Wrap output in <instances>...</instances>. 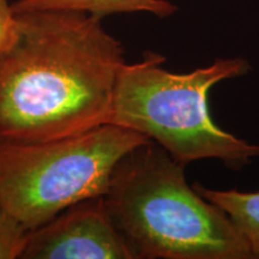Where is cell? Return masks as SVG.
<instances>
[{
    "instance_id": "6da1fadb",
    "label": "cell",
    "mask_w": 259,
    "mask_h": 259,
    "mask_svg": "<svg viewBox=\"0 0 259 259\" xmlns=\"http://www.w3.org/2000/svg\"><path fill=\"white\" fill-rule=\"evenodd\" d=\"M15 15L16 36L0 52V141H54L108 124L126 60L102 19L66 10Z\"/></svg>"
},
{
    "instance_id": "7a4b0ae2",
    "label": "cell",
    "mask_w": 259,
    "mask_h": 259,
    "mask_svg": "<svg viewBox=\"0 0 259 259\" xmlns=\"http://www.w3.org/2000/svg\"><path fill=\"white\" fill-rule=\"evenodd\" d=\"M185 167L153 141L116 164L103 200L136 259H253L228 215L189 185Z\"/></svg>"
},
{
    "instance_id": "3957f363",
    "label": "cell",
    "mask_w": 259,
    "mask_h": 259,
    "mask_svg": "<svg viewBox=\"0 0 259 259\" xmlns=\"http://www.w3.org/2000/svg\"><path fill=\"white\" fill-rule=\"evenodd\" d=\"M164 58L147 52L119 73L108 124L143 135L184 164L221 161L240 170L259 157V144L220 128L208 107L209 92L226 79L244 76L251 65L244 58L218 59L190 72H170Z\"/></svg>"
},
{
    "instance_id": "277c9868",
    "label": "cell",
    "mask_w": 259,
    "mask_h": 259,
    "mask_svg": "<svg viewBox=\"0 0 259 259\" xmlns=\"http://www.w3.org/2000/svg\"><path fill=\"white\" fill-rule=\"evenodd\" d=\"M150 139L114 124L47 142L0 141V206L29 232L103 197L116 164Z\"/></svg>"
},
{
    "instance_id": "5b68a950",
    "label": "cell",
    "mask_w": 259,
    "mask_h": 259,
    "mask_svg": "<svg viewBox=\"0 0 259 259\" xmlns=\"http://www.w3.org/2000/svg\"><path fill=\"white\" fill-rule=\"evenodd\" d=\"M23 259H136L103 197L73 204L29 232Z\"/></svg>"
},
{
    "instance_id": "8992f818",
    "label": "cell",
    "mask_w": 259,
    "mask_h": 259,
    "mask_svg": "<svg viewBox=\"0 0 259 259\" xmlns=\"http://www.w3.org/2000/svg\"><path fill=\"white\" fill-rule=\"evenodd\" d=\"M15 14L38 10L78 11L103 19L107 16L147 12L166 18L177 12V6L168 0H17L12 3Z\"/></svg>"
},
{
    "instance_id": "52a82bcc",
    "label": "cell",
    "mask_w": 259,
    "mask_h": 259,
    "mask_svg": "<svg viewBox=\"0 0 259 259\" xmlns=\"http://www.w3.org/2000/svg\"><path fill=\"white\" fill-rule=\"evenodd\" d=\"M194 190L223 210L244 236L252 258L259 259V192L213 190L194 184Z\"/></svg>"
},
{
    "instance_id": "ba28073f",
    "label": "cell",
    "mask_w": 259,
    "mask_h": 259,
    "mask_svg": "<svg viewBox=\"0 0 259 259\" xmlns=\"http://www.w3.org/2000/svg\"><path fill=\"white\" fill-rule=\"evenodd\" d=\"M29 231L0 206V259L21 258Z\"/></svg>"
},
{
    "instance_id": "9c48e42d",
    "label": "cell",
    "mask_w": 259,
    "mask_h": 259,
    "mask_svg": "<svg viewBox=\"0 0 259 259\" xmlns=\"http://www.w3.org/2000/svg\"><path fill=\"white\" fill-rule=\"evenodd\" d=\"M16 36V15L9 0H0V52L12 44Z\"/></svg>"
}]
</instances>
